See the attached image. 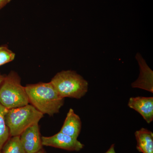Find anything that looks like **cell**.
Listing matches in <instances>:
<instances>
[{"label":"cell","mask_w":153,"mask_h":153,"mask_svg":"<svg viewBox=\"0 0 153 153\" xmlns=\"http://www.w3.org/2000/svg\"><path fill=\"white\" fill-rule=\"evenodd\" d=\"M5 76V75H3V74H1L0 73V86H1V84Z\"/></svg>","instance_id":"15"},{"label":"cell","mask_w":153,"mask_h":153,"mask_svg":"<svg viewBox=\"0 0 153 153\" xmlns=\"http://www.w3.org/2000/svg\"><path fill=\"white\" fill-rule=\"evenodd\" d=\"M41 140L43 146L58 148L68 151L78 152L82 149L84 146V145L77 139L74 138L60 131L52 136L41 137Z\"/></svg>","instance_id":"5"},{"label":"cell","mask_w":153,"mask_h":153,"mask_svg":"<svg viewBox=\"0 0 153 153\" xmlns=\"http://www.w3.org/2000/svg\"><path fill=\"white\" fill-rule=\"evenodd\" d=\"M115 145L114 144L111 145L110 147L108 149V150L105 153H116L114 149Z\"/></svg>","instance_id":"14"},{"label":"cell","mask_w":153,"mask_h":153,"mask_svg":"<svg viewBox=\"0 0 153 153\" xmlns=\"http://www.w3.org/2000/svg\"><path fill=\"white\" fill-rule=\"evenodd\" d=\"M11 1V0H0V10L7 5Z\"/></svg>","instance_id":"13"},{"label":"cell","mask_w":153,"mask_h":153,"mask_svg":"<svg viewBox=\"0 0 153 153\" xmlns=\"http://www.w3.org/2000/svg\"><path fill=\"white\" fill-rule=\"evenodd\" d=\"M1 151V153H26L20 140V136L10 137Z\"/></svg>","instance_id":"10"},{"label":"cell","mask_w":153,"mask_h":153,"mask_svg":"<svg viewBox=\"0 0 153 153\" xmlns=\"http://www.w3.org/2000/svg\"><path fill=\"white\" fill-rule=\"evenodd\" d=\"M8 109L0 103V151L10 136V131L6 125L5 116Z\"/></svg>","instance_id":"11"},{"label":"cell","mask_w":153,"mask_h":153,"mask_svg":"<svg viewBox=\"0 0 153 153\" xmlns=\"http://www.w3.org/2000/svg\"><path fill=\"white\" fill-rule=\"evenodd\" d=\"M0 153H1V151H0Z\"/></svg>","instance_id":"17"},{"label":"cell","mask_w":153,"mask_h":153,"mask_svg":"<svg viewBox=\"0 0 153 153\" xmlns=\"http://www.w3.org/2000/svg\"><path fill=\"white\" fill-rule=\"evenodd\" d=\"M128 106L142 116L148 123L153 120V97H131L129 100Z\"/></svg>","instance_id":"7"},{"label":"cell","mask_w":153,"mask_h":153,"mask_svg":"<svg viewBox=\"0 0 153 153\" xmlns=\"http://www.w3.org/2000/svg\"><path fill=\"white\" fill-rule=\"evenodd\" d=\"M16 54L5 46L0 47V66L12 62L14 60Z\"/></svg>","instance_id":"12"},{"label":"cell","mask_w":153,"mask_h":153,"mask_svg":"<svg viewBox=\"0 0 153 153\" xmlns=\"http://www.w3.org/2000/svg\"><path fill=\"white\" fill-rule=\"evenodd\" d=\"M36 153H46V152H45V151L44 150V149H42L41 150H40V151H39V152H38Z\"/></svg>","instance_id":"16"},{"label":"cell","mask_w":153,"mask_h":153,"mask_svg":"<svg viewBox=\"0 0 153 153\" xmlns=\"http://www.w3.org/2000/svg\"><path fill=\"white\" fill-rule=\"evenodd\" d=\"M61 97L82 98L88 89V82L75 71L67 70L57 73L50 81Z\"/></svg>","instance_id":"3"},{"label":"cell","mask_w":153,"mask_h":153,"mask_svg":"<svg viewBox=\"0 0 153 153\" xmlns=\"http://www.w3.org/2000/svg\"><path fill=\"white\" fill-rule=\"evenodd\" d=\"M20 139L26 153H36L43 149L38 123L26 129L20 135Z\"/></svg>","instance_id":"6"},{"label":"cell","mask_w":153,"mask_h":153,"mask_svg":"<svg viewBox=\"0 0 153 153\" xmlns=\"http://www.w3.org/2000/svg\"><path fill=\"white\" fill-rule=\"evenodd\" d=\"M81 127L82 122L80 117L74 113V110L70 108L60 131L74 138L77 139L81 131Z\"/></svg>","instance_id":"8"},{"label":"cell","mask_w":153,"mask_h":153,"mask_svg":"<svg viewBox=\"0 0 153 153\" xmlns=\"http://www.w3.org/2000/svg\"><path fill=\"white\" fill-rule=\"evenodd\" d=\"M25 87L16 71H11L5 76L0 86V103L7 109L29 104Z\"/></svg>","instance_id":"2"},{"label":"cell","mask_w":153,"mask_h":153,"mask_svg":"<svg viewBox=\"0 0 153 153\" xmlns=\"http://www.w3.org/2000/svg\"><path fill=\"white\" fill-rule=\"evenodd\" d=\"M43 117L44 114L31 104L8 109L5 120L10 136H20L30 126L38 123Z\"/></svg>","instance_id":"4"},{"label":"cell","mask_w":153,"mask_h":153,"mask_svg":"<svg viewBox=\"0 0 153 153\" xmlns=\"http://www.w3.org/2000/svg\"><path fill=\"white\" fill-rule=\"evenodd\" d=\"M29 102L43 114L52 116L60 111L64 98L61 97L51 82H40L25 86Z\"/></svg>","instance_id":"1"},{"label":"cell","mask_w":153,"mask_h":153,"mask_svg":"<svg viewBox=\"0 0 153 153\" xmlns=\"http://www.w3.org/2000/svg\"><path fill=\"white\" fill-rule=\"evenodd\" d=\"M137 142V149L140 152L153 153V133L145 128L135 132Z\"/></svg>","instance_id":"9"}]
</instances>
